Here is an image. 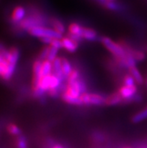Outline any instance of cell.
<instances>
[{
    "label": "cell",
    "mask_w": 147,
    "mask_h": 148,
    "mask_svg": "<svg viewBox=\"0 0 147 148\" xmlns=\"http://www.w3.org/2000/svg\"><path fill=\"white\" fill-rule=\"evenodd\" d=\"M100 41L103 44L104 47H106L108 51L115 56V58H125L126 53H125V49L122 47V45L120 43H116V42L110 39V38L105 37V36L100 38Z\"/></svg>",
    "instance_id": "obj_1"
},
{
    "label": "cell",
    "mask_w": 147,
    "mask_h": 148,
    "mask_svg": "<svg viewBox=\"0 0 147 148\" xmlns=\"http://www.w3.org/2000/svg\"><path fill=\"white\" fill-rule=\"evenodd\" d=\"M30 36L33 37L37 38H44L48 37L51 38H59L62 39L63 38V35L61 33H59L58 32L55 31L53 29L47 28L46 26H37L34 28L30 29L27 31Z\"/></svg>",
    "instance_id": "obj_2"
},
{
    "label": "cell",
    "mask_w": 147,
    "mask_h": 148,
    "mask_svg": "<svg viewBox=\"0 0 147 148\" xmlns=\"http://www.w3.org/2000/svg\"><path fill=\"white\" fill-rule=\"evenodd\" d=\"M80 99L82 101L83 105L89 106V105H106V96L98 93H93V92H86L81 94L80 96Z\"/></svg>",
    "instance_id": "obj_3"
},
{
    "label": "cell",
    "mask_w": 147,
    "mask_h": 148,
    "mask_svg": "<svg viewBox=\"0 0 147 148\" xmlns=\"http://www.w3.org/2000/svg\"><path fill=\"white\" fill-rule=\"evenodd\" d=\"M118 92L122 98V101H125V103L132 101V99L137 92V87L136 85L132 86H128L123 85L118 90Z\"/></svg>",
    "instance_id": "obj_4"
},
{
    "label": "cell",
    "mask_w": 147,
    "mask_h": 148,
    "mask_svg": "<svg viewBox=\"0 0 147 148\" xmlns=\"http://www.w3.org/2000/svg\"><path fill=\"white\" fill-rule=\"evenodd\" d=\"M26 9L24 7L21 5L16 6L14 8L11 16V23L14 25L18 24L19 23L22 21L26 17Z\"/></svg>",
    "instance_id": "obj_5"
},
{
    "label": "cell",
    "mask_w": 147,
    "mask_h": 148,
    "mask_svg": "<svg viewBox=\"0 0 147 148\" xmlns=\"http://www.w3.org/2000/svg\"><path fill=\"white\" fill-rule=\"evenodd\" d=\"M62 42L63 45V48H65L69 53L76 52L77 48H78V43L68 37V36L62 38Z\"/></svg>",
    "instance_id": "obj_6"
},
{
    "label": "cell",
    "mask_w": 147,
    "mask_h": 148,
    "mask_svg": "<svg viewBox=\"0 0 147 148\" xmlns=\"http://www.w3.org/2000/svg\"><path fill=\"white\" fill-rule=\"evenodd\" d=\"M82 36L83 39L89 41H95L98 39L100 40V38H98L96 31H95L93 29L88 28V27H83Z\"/></svg>",
    "instance_id": "obj_7"
},
{
    "label": "cell",
    "mask_w": 147,
    "mask_h": 148,
    "mask_svg": "<svg viewBox=\"0 0 147 148\" xmlns=\"http://www.w3.org/2000/svg\"><path fill=\"white\" fill-rule=\"evenodd\" d=\"M122 101V98L119 95V92H115L110 94V96H107L106 105L109 106H113V105H116L121 103Z\"/></svg>",
    "instance_id": "obj_8"
},
{
    "label": "cell",
    "mask_w": 147,
    "mask_h": 148,
    "mask_svg": "<svg viewBox=\"0 0 147 148\" xmlns=\"http://www.w3.org/2000/svg\"><path fill=\"white\" fill-rule=\"evenodd\" d=\"M61 97L65 102H66L68 104H70V105H77V106H82V105H83L80 97H72V96H70L68 95H67L66 93L62 94Z\"/></svg>",
    "instance_id": "obj_9"
},
{
    "label": "cell",
    "mask_w": 147,
    "mask_h": 148,
    "mask_svg": "<svg viewBox=\"0 0 147 148\" xmlns=\"http://www.w3.org/2000/svg\"><path fill=\"white\" fill-rule=\"evenodd\" d=\"M129 72L131 75L133 77L135 80V82L139 85H141L144 84V77L142 76L141 73L140 72L139 69H138L137 66H133L129 69Z\"/></svg>",
    "instance_id": "obj_10"
},
{
    "label": "cell",
    "mask_w": 147,
    "mask_h": 148,
    "mask_svg": "<svg viewBox=\"0 0 147 148\" xmlns=\"http://www.w3.org/2000/svg\"><path fill=\"white\" fill-rule=\"evenodd\" d=\"M62 60V71H63L64 75L68 79L70 74L71 73V71H73L72 66H71V62H69V60L68 59L65 58V57H61Z\"/></svg>",
    "instance_id": "obj_11"
},
{
    "label": "cell",
    "mask_w": 147,
    "mask_h": 148,
    "mask_svg": "<svg viewBox=\"0 0 147 148\" xmlns=\"http://www.w3.org/2000/svg\"><path fill=\"white\" fill-rule=\"evenodd\" d=\"M51 26H52V28L55 31L58 32L59 33H61L63 35L65 32V26L63 24V23L60 21L59 20H58L56 18H53L51 20Z\"/></svg>",
    "instance_id": "obj_12"
},
{
    "label": "cell",
    "mask_w": 147,
    "mask_h": 148,
    "mask_svg": "<svg viewBox=\"0 0 147 148\" xmlns=\"http://www.w3.org/2000/svg\"><path fill=\"white\" fill-rule=\"evenodd\" d=\"M83 29V26H80L77 23H72L68 26V33L82 36Z\"/></svg>",
    "instance_id": "obj_13"
},
{
    "label": "cell",
    "mask_w": 147,
    "mask_h": 148,
    "mask_svg": "<svg viewBox=\"0 0 147 148\" xmlns=\"http://www.w3.org/2000/svg\"><path fill=\"white\" fill-rule=\"evenodd\" d=\"M6 130H7L8 132L11 135H14V136H19V135H22V131L18 126L16 125L15 123H11L8 124L7 127H6Z\"/></svg>",
    "instance_id": "obj_14"
},
{
    "label": "cell",
    "mask_w": 147,
    "mask_h": 148,
    "mask_svg": "<svg viewBox=\"0 0 147 148\" xmlns=\"http://www.w3.org/2000/svg\"><path fill=\"white\" fill-rule=\"evenodd\" d=\"M51 75H46V76H43L40 82L39 87L42 90H44L45 92H47L50 90V79H51Z\"/></svg>",
    "instance_id": "obj_15"
},
{
    "label": "cell",
    "mask_w": 147,
    "mask_h": 148,
    "mask_svg": "<svg viewBox=\"0 0 147 148\" xmlns=\"http://www.w3.org/2000/svg\"><path fill=\"white\" fill-rule=\"evenodd\" d=\"M146 119H147V108L142 110V111L137 113L136 114H134L132 116L131 120L134 123H140L145 120Z\"/></svg>",
    "instance_id": "obj_16"
},
{
    "label": "cell",
    "mask_w": 147,
    "mask_h": 148,
    "mask_svg": "<svg viewBox=\"0 0 147 148\" xmlns=\"http://www.w3.org/2000/svg\"><path fill=\"white\" fill-rule=\"evenodd\" d=\"M53 74V64L52 62L46 60L42 62V75L46 76V75H52Z\"/></svg>",
    "instance_id": "obj_17"
},
{
    "label": "cell",
    "mask_w": 147,
    "mask_h": 148,
    "mask_svg": "<svg viewBox=\"0 0 147 148\" xmlns=\"http://www.w3.org/2000/svg\"><path fill=\"white\" fill-rule=\"evenodd\" d=\"M16 147L17 148H29L28 143L24 135H21L16 138Z\"/></svg>",
    "instance_id": "obj_18"
},
{
    "label": "cell",
    "mask_w": 147,
    "mask_h": 148,
    "mask_svg": "<svg viewBox=\"0 0 147 148\" xmlns=\"http://www.w3.org/2000/svg\"><path fill=\"white\" fill-rule=\"evenodd\" d=\"M82 77L81 73H80V70L77 69H74L71 73L70 74L67 79V82H72V81H77L80 77Z\"/></svg>",
    "instance_id": "obj_19"
},
{
    "label": "cell",
    "mask_w": 147,
    "mask_h": 148,
    "mask_svg": "<svg viewBox=\"0 0 147 148\" xmlns=\"http://www.w3.org/2000/svg\"><path fill=\"white\" fill-rule=\"evenodd\" d=\"M123 85L128 86H132L135 85V80L131 74L125 75V77H123Z\"/></svg>",
    "instance_id": "obj_20"
},
{
    "label": "cell",
    "mask_w": 147,
    "mask_h": 148,
    "mask_svg": "<svg viewBox=\"0 0 147 148\" xmlns=\"http://www.w3.org/2000/svg\"><path fill=\"white\" fill-rule=\"evenodd\" d=\"M58 52H59V49L56 48V47H51V46H50V52H49L48 57H47V60L50 61L51 62H53L54 60H56V59L57 58Z\"/></svg>",
    "instance_id": "obj_21"
},
{
    "label": "cell",
    "mask_w": 147,
    "mask_h": 148,
    "mask_svg": "<svg viewBox=\"0 0 147 148\" xmlns=\"http://www.w3.org/2000/svg\"><path fill=\"white\" fill-rule=\"evenodd\" d=\"M104 7H106L109 10L112 11H119L120 10V7L117 3L115 2H104L101 3Z\"/></svg>",
    "instance_id": "obj_22"
},
{
    "label": "cell",
    "mask_w": 147,
    "mask_h": 148,
    "mask_svg": "<svg viewBox=\"0 0 147 148\" xmlns=\"http://www.w3.org/2000/svg\"><path fill=\"white\" fill-rule=\"evenodd\" d=\"M50 46H46V47H44V48L41 51V52H40L39 55H38V59L41 60V61L47 60L49 52H50Z\"/></svg>",
    "instance_id": "obj_23"
},
{
    "label": "cell",
    "mask_w": 147,
    "mask_h": 148,
    "mask_svg": "<svg viewBox=\"0 0 147 148\" xmlns=\"http://www.w3.org/2000/svg\"><path fill=\"white\" fill-rule=\"evenodd\" d=\"M50 45L51 47H56L59 50L63 48V45H62V39H59V38H53Z\"/></svg>",
    "instance_id": "obj_24"
},
{
    "label": "cell",
    "mask_w": 147,
    "mask_h": 148,
    "mask_svg": "<svg viewBox=\"0 0 147 148\" xmlns=\"http://www.w3.org/2000/svg\"><path fill=\"white\" fill-rule=\"evenodd\" d=\"M53 39V38H51L48 37H44V38H40V41L44 44H46V45H50L51 42H52Z\"/></svg>",
    "instance_id": "obj_25"
},
{
    "label": "cell",
    "mask_w": 147,
    "mask_h": 148,
    "mask_svg": "<svg viewBox=\"0 0 147 148\" xmlns=\"http://www.w3.org/2000/svg\"><path fill=\"white\" fill-rule=\"evenodd\" d=\"M143 100V96L141 94H137V93L134 98L132 99V101H135V102H140Z\"/></svg>",
    "instance_id": "obj_26"
},
{
    "label": "cell",
    "mask_w": 147,
    "mask_h": 148,
    "mask_svg": "<svg viewBox=\"0 0 147 148\" xmlns=\"http://www.w3.org/2000/svg\"><path fill=\"white\" fill-rule=\"evenodd\" d=\"M5 48H6L5 45H4L2 42H1V41H0V51H2V50H3V49H5Z\"/></svg>",
    "instance_id": "obj_27"
},
{
    "label": "cell",
    "mask_w": 147,
    "mask_h": 148,
    "mask_svg": "<svg viewBox=\"0 0 147 148\" xmlns=\"http://www.w3.org/2000/svg\"><path fill=\"white\" fill-rule=\"evenodd\" d=\"M52 148H64L63 146H62L61 145H59V144H56V145H54L53 146Z\"/></svg>",
    "instance_id": "obj_28"
},
{
    "label": "cell",
    "mask_w": 147,
    "mask_h": 148,
    "mask_svg": "<svg viewBox=\"0 0 147 148\" xmlns=\"http://www.w3.org/2000/svg\"><path fill=\"white\" fill-rule=\"evenodd\" d=\"M98 1L101 2V3H102V2H114L115 0H98Z\"/></svg>",
    "instance_id": "obj_29"
},
{
    "label": "cell",
    "mask_w": 147,
    "mask_h": 148,
    "mask_svg": "<svg viewBox=\"0 0 147 148\" xmlns=\"http://www.w3.org/2000/svg\"><path fill=\"white\" fill-rule=\"evenodd\" d=\"M125 148H131V147H125Z\"/></svg>",
    "instance_id": "obj_30"
},
{
    "label": "cell",
    "mask_w": 147,
    "mask_h": 148,
    "mask_svg": "<svg viewBox=\"0 0 147 148\" xmlns=\"http://www.w3.org/2000/svg\"><path fill=\"white\" fill-rule=\"evenodd\" d=\"M145 49H146V51H147V46H146V47H145Z\"/></svg>",
    "instance_id": "obj_31"
}]
</instances>
